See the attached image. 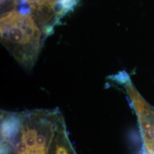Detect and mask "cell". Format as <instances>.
<instances>
[{"instance_id": "obj_1", "label": "cell", "mask_w": 154, "mask_h": 154, "mask_svg": "<svg viewBox=\"0 0 154 154\" xmlns=\"http://www.w3.org/2000/svg\"><path fill=\"white\" fill-rule=\"evenodd\" d=\"M44 36L30 14H21L16 9L1 16V42L26 69H31L36 62Z\"/></svg>"}, {"instance_id": "obj_2", "label": "cell", "mask_w": 154, "mask_h": 154, "mask_svg": "<svg viewBox=\"0 0 154 154\" xmlns=\"http://www.w3.org/2000/svg\"><path fill=\"white\" fill-rule=\"evenodd\" d=\"M138 116L144 144V154H154V111L132 86L131 81L125 83Z\"/></svg>"}, {"instance_id": "obj_3", "label": "cell", "mask_w": 154, "mask_h": 154, "mask_svg": "<svg viewBox=\"0 0 154 154\" xmlns=\"http://www.w3.org/2000/svg\"><path fill=\"white\" fill-rule=\"evenodd\" d=\"M21 116L11 114L2 118L1 123V135L2 141L11 146L20 131Z\"/></svg>"}, {"instance_id": "obj_4", "label": "cell", "mask_w": 154, "mask_h": 154, "mask_svg": "<svg viewBox=\"0 0 154 154\" xmlns=\"http://www.w3.org/2000/svg\"><path fill=\"white\" fill-rule=\"evenodd\" d=\"M111 78L113 81H116L122 84H125L130 81L129 75L126 72H119V74L112 76Z\"/></svg>"}, {"instance_id": "obj_5", "label": "cell", "mask_w": 154, "mask_h": 154, "mask_svg": "<svg viewBox=\"0 0 154 154\" xmlns=\"http://www.w3.org/2000/svg\"><path fill=\"white\" fill-rule=\"evenodd\" d=\"M55 154H70L65 146L57 145Z\"/></svg>"}, {"instance_id": "obj_6", "label": "cell", "mask_w": 154, "mask_h": 154, "mask_svg": "<svg viewBox=\"0 0 154 154\" xmlns=\"http://www.w3.org/2000/svg\"><path fill=\"white\" fill-rule=\"evenodd\" d=\"M28 3L30 4V6H34L38 5L40 4H42L45 2L48 1V0H26Z\"/></svg>"}]
</instances>
